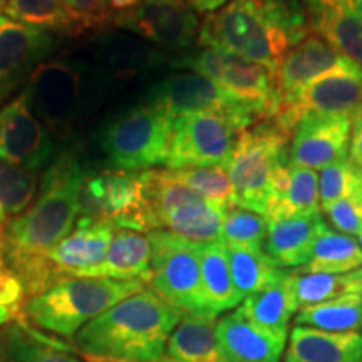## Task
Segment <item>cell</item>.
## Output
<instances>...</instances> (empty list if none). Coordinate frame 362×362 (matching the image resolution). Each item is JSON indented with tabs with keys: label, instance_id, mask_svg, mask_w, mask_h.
<instances>
[{
	"label": "cell",
	"instance_id": "cell-1",
	"mask_svg": "<svg viewBox=\"0 0 362 362\" xmlns=\"http://www.w3.org/2000/svg\"><path fill=\"white\" fill-rule=\"evenodd\" d=\"M309 21L298 0H230L205 17L198 44L237 54L275 72L285 54L307 37Z\"/></svg>",
	"mask_w": 362,
	"mask_h": 362
},
{
	"label": "cell",
	"instance_id": "cell-2",
	"mask_svg": "<svg viewBox=\"0 0 362 362\" xmlns=\"http://www.w3.org/2000/svg\"><path fill=\"white\" fill-rule=\"evenodd\" d=\"M183 312L141 288L76 334L81 354L94 362H163Z\"/></svg>",
	"mask_w": 362,
	"mask_h": 362
},
{
	"label": "cell",
	"instance_id": "cell-3",
	"mask_svg": "<svg viewBox=\"0 0 362 362\" xmlns=\"http://www.w3.org/2000/svg\"><path fill=\"white\" fill-rule=\"evenodd\" d=\"M86 176L78 158L62 155L39 181V197L4 228V255L45 257L72 232L81 214Z\"/></svg>",
	"mask_w": 362,
	"mask_h": 362
},
{
	"label": "cell",
	"instance_id": "cell-4",
	"mask_svg": "<svg viewBox=\"0 0 362 362\" xmlns=\"http://www.w3.org/2000/svg\"><path fill=\"white\" fill-rule=\"evenodd\" d=\"M141 288V280L62 279L45 292L27 298L24 315L35 327L71 339L90 320Z\"/></svg>",
	"mask_w": 362,
	"mask_h": 362
},
{
	"label": "cell",
	"instance_id": "cell-5",
	"mask_svg": "<svg viewBox=\"0 0 362 362\" xmlns=\"http://www.w3.org/2000/svg\"><path fill=\"white\" fill-rule=\"evenodd\" d=\"M151 228L165 230L194 243L221 242L225 211L166 170L143 171Z\"/></svg>",
	"mask_w": 362,
	"mask_h": 362
},
{
	"label": "cell",
	"instance_id": "cell-6",
	"mask_svg": "<svg viewBox=\"0 0 362 362\" xmlns=\"http://www.w3.org/2000/svg\"><path fill=\"white\" fill-rule=\"evenodd\" d=\"M175 117L168 112L143 104L116 116L99 136L103 151L112 168L121 171H148L165 165L168 156Z\"/></svg>",
	"mask_w": 362,
	"mask_h": 362
},
{
	"label": "cell",
	"instance_id": "cell-7",
	"mask_svg": "<svg viewBox=\"0 0 362 362\" xmlns=\"http://www.w3.org/2000/svg\"><path fill=\"white\" fill-rule=\"evenodd\" d=\"M288 138L270 119H262L238 134L226 168L232 181L233 206L265 216L272 175L287 153Z\"/></svg>",
	"mask_w": 362,
	"mask_h": 362
},
{
	"label": "cell",
	"instance_id": "cell-8",
	"mask_svg": "<svg viewBox=\"0 0 362 362\" xmlns=\"http://www.w3.org/2000/svg\"><path fill=\"white\" fill-rule=\"evenodd\" d=\"M148 238L151 262L146 282L151 291L183 314L211 317L203 297L198 243L165 230L149 232Z\"/></svg>",
	"mask_w": 362,
	"mask_h": 362
},
{
	"label": "cell",
	"instance_id": "cell-9",
	"mask_svg": "<svg viewBox=\"0 0 362 362\" xmlns=\"http://www.w3.org/2000/svg\"><path fill=\"white\" fill-rule=\"evenodd\" d=\"M180 66L189 67L215 81L230 96L247 106L259 121L269 119L277 111L274 72L265 66L237 54L208 47L188 57Z\"/></svg>",
	"mask_w": 362,
	"mask_h": 362
},
{
	"label": "cell",
	"instance_id": "cell-10",
	"mask_svg": "<svg viewBox=\"0 0 362 362\" xmlns=\"http://www.w3.org/2000/svg\"><path fill=\"white\" fill-rule=\"evenodd\" d=\"M81 214L115 228L153 232L143 171L106 170L88 176L81 193Z\"/></svg>",
	"mask_w": 362,
	"mask_h": 362
},
{
	"label": "cell",
	"instance_id": "cell-11",
	"mask_svg": "<svg viewBox=\"0 0 362 362\" xmlns=\"http://www.w3.org/2000/svg\"><path fill=\"white\" fill-rule=\"evenodd\" d=\"M243 129L235 121L220 115L202 112L175 117L166 168H228L235 143Z\"/></svg>",
	"mask_w": 362,
	"mask_h": 362
},
{
	"label": "cell",
	"instance_id": "cell-12",
	"mask_svg": "<svg viewBox=\"0 0 362 362\" xmlns=\"http://www.w3.org/2000/svg\"><path fill=\"white\" fill-rule=\"evenodd\" d=\"M153 106L166 111L171 117L211 112L235 121L240 129L259 123V117L230 96L226 90L198 72L171 74L151 90Z\"/></svg>",
	"mask_w": 362,
	"mask_h": 362
},
{
	"label": "cell",
	"instance_id": "cell-13",
	"mask_svg": "<svg viewBox=\"0 0 362 362\" xmlns=\"http://www.w3.org/2000/svg\"><path fill=\"white\" fill-rule=\"evenodd\" d=\"M305 116L344 117L356 123L362 117V71L337 72L304 86L291 101L269 117L288 136Z\"/></svg>",
	"mask_w": 362,
	"mask_h": 362
},
{
	"label": "cell",
	"instance_id": "cell-14",
	"mask_svg": "<svg viewBox=\"0 0 362 362\" xmlns=\"http://www.w3.org/2000/svg\"><path fill=\"white\" fill-rule=\"evenodd\" d=\"M112 24L168 49L188 47L200 29L197 12L183 0H141Z\"/></svg>",
	"mask_w": 362,
	"mask_h": 362
},
{
	"label": "cell",
	"instance_id": "cell-15",
	"mask_svg": "<svg viewBox=\"0 0 362 362\" xmlns=\"http://www.w3.org/2000/svg\"><path fill=\"white\" fill-rule=\"evenodd\" d=\"M362 67L315 35H307L285 54L274 72L277 110L312 81L337 72H359Z\"/></svg>",
	"mask_w": 362,
	"mask_h": 362
},
{
	"label": "cell",
	"instance_id": "cell-16",
	"mask_svg": "<svg viewBox=\"0 0 362 362\" xmlns=\"http://www.w3.org/2000/svg\"><path fill=\"white\" fill-rule=\"evenodd\" d=\"M51 155V134L34 115L24 93L0 107V160L35 173Z\"/></svg>",
	"mask_w": 362,
	"mask_h": 362
},
{
	"label": "cell",
	"instance_id": "cell-17",
	"mask_svg": "<svg viewBox=\"0 0 362 362\" xmlns=\"http://www.w3.org/2000/svg\"><path fill=\"white\" fill-rule=\"evenodd\" d=\"M81 89L79 72L52 62L35 67L24 94L34 115H39L51 126H64L78 115Z\"/></svg>",
	"mask_w": 362,
	"mask_h": 362
},
{
	"label": "cell",
	"instance_id": "cell-18",
	"mask_svg": "<svg viewBox=\"0 0 362 362\" xmlns=\"http://www.w3.org/2000/svg\"><path fill=\"white\" fill-rule=\"evenodd\" d=\"M352 123L344 117L305 116L292 134L288 160L300 168L317 170L346 160Z\"/></svg>",
	"mask_w": 362,
	"mask_h": 362
},
{
	"label": "cell",
	"instance_id": "cell-19",
	"mask_svg": "<svg viewBox=\"0 0 362 362\" xmlns=\"http://www.w3.org/2000/svg\"><path fill=\"white\" fill-rule=\"evenodd\" d=\"M115 232L116 228L111 223L81 216L72 232L45 257L64 277H83L86 272L96 269L106 259Z\"/></svg>",
	"mask_w": 362,
	"mask_h": 362
},
{
	"label": "cell",
	"instance_id": "cell-20",
	"mask_svg": "<svg viewBox=\"0 0 362 362\" xmlns=\"http://www.w3.org/2000/svg\"><path fill=\"white\" fill-rule=\"evenodd\" d=\"M52 34L0 16V83L16 84L30 67L54 51Z\"/></svg>",
	"mask_w": 362,
	"mask_h": 362
},
{
	"label": "cell",
	"instance_id": "cell-21",
	"mask_svg": "<svg viewBox=\"0 0 362 362\" xmlns=\"http://www.w3.org/2000/svg\"><path fill=\"white\" fill-rule=\"evenodd\" d=\"M216 339L226 362H280L285 342L260 329L238 310L216 322Z\"/></svg>",
	"mask_w": 362,
	"mask_h": 362
},
{
	"label": "cell",
	"instance_id": "cell-22",
	"mask_svg": "<svg viewBox=\"0 0 362 362\" xmlns=\"http://www.w3.org/2000/svg\"><path fill=\"white\" fill-rule=\"evenodd\" d=\"M322 215L309 214L291 218L269 221L265 237V252L282 267H304L310 260L312 248L320 232L325 228Z\"/></svg>",
	"mask_w": 362,
	"mask_h": 362
},
{
	"label": "cell",
	"instance_id": "cell-23",
	"mask_svg": "<svg viewBox=\"0 0 362 362\" xmlns=\"http://www.w3.org/2000/svg\"><path fill=\"white\" fill-rule=\"evenodd\" d=\"M362 357V334L327 332L296 325L284 362H357Z\"/></svg>",
	"mask_w": 362,
	"mask_h": 362
},
{
	"label": "cell",
	"instance_id": "cell-24",
	"mask_svg": "<svg viewBox=\"0 0 362 362\" xmlns=\"http://www.w3.org/2000/svg\"><path fill=\"white\" fill-rule=\"evenodd\" d=\"M237 310L250 322L285 342L291 317L297 310L291 287V270L280 269L272 282L245 297Z\"/></svg>",
	"mask_w": 362,
	"mask_h": 362
},
{
	"label": "cell",
	"instance_id": "cell-25",
	"mask_svg": "<svg viewBox=\"0 0 362 362\" xmlns=\"http://www.w3.org/2000/svg\"><path fill=\"white\" fill-rule=\"evenodd\" d=\"M310 25L327 44L362 67V19L341 0H304Z\"/></svg>",
	"mask_w": 362,
	"mask_h": 362
},
{
	"label": "cell",
	"instance_id": "cell-26",
	"mask_svg": "<svg viewBox=\"0 0 362 362\" xmlns=\"http://www.w3.org/2000/svg\"><path fill=\"white\" fill-rule=\"evenodd\" d=\"M149 262H151V243L146 235L128 228H117L112 235L106 259L96 269L86 272L83 277L146 282Z\"/></svg>",
	"mask_w": 362,
	"mask_h": 362
},
{
	"label": "cell",
	"instance_id": "cell-27",
	"mask_svg": "<svg viewBox=\"0 0 362 362\" xmlns=\"http://www.w3.org/2000/svg\"><path fill=\"white\" fill-rule=\"evenodd\" d=\"M216 319L183 314L166 344L168 362H226L216 339Z\"/></svg>",
	"mask_w": 362,
	"mask_h": 362
},
{
	"label": "cell",
	"instance_id": "cell-28",
	"mask_svg": "<svg viewBox=\"0 0 362 362\" xmlns=\"http://www.w3.org/2000/svg\"><path fill=\"white\" fill-rule=\"evenodd\" d=\"M202 287L206 309L211 317L220 315L242 302L232 280L228 255L223 242L198 243Z\"/></svg>",
	"mask_w": 362,
	"mask_h": 362
},
{
	"label": "cell",
	"instance_id": "cell-29",
	"mask_svg": "<svg viewBox=\"0 0 362 362\" xmlns=\"http://www.w3.org/2000/svg\"><path fill=\"white\" fill-rule=\"evenodd\" d=\"M2 362H81L64 344L42 336L33 325L8 324L0 334Z\"/></svg>",
	"mask_w": 362,
	"mask_h": 362
},
{
	"label": "cell",
	"instance_id": "cell-30",
	"mask_svg": "<svg viewBox=\"0 0 362 362\" xmlns=\"http://www.w3.org/2000/svg\"><path fill=\"white\" fill-rule=\"evenodd\" d=\"M291 287L297 309L362 293V269L349 274H309L300 269L291 270Z\"/></svg>",
	"mask_w": 362,
	"mask_h": 362
},
{
	"label": "cell",
	"instance_id": "cell-31",
	"mask_svg": "<svg viewBox=\"0 0 362 362\" xmlns=\"http://www.w3.org/2000/svg\"><path fill=\"white\" fill-rule=\"evenodd\" d=\"M359 267H362L359 243L349 235L332 232L325 226L315 240L310 260L300 270L309 274H349Z\"/></svg>",
	"mask_w": 362,
	"mask_h": 362
},
{
	"label": "cell",
	"instance_id": "cell-32",
	"mask_svg": "<svg viewBox=\"0 0 362 362\" xmlns=\"http://www.w3.org/2000/svg\"><path fill=\"white\" fill-rule=\"evenodd\" d=\"M296 322L327 332H357L362 329V296L351 293L304 307L296 315Z\"/></svg>",
	"mask_w": 362,
	"mask_h": 362
},
{
	"label": "cell",
	"instance_id": "cell-33",
	"mask_svg": "<svg viewBox=\"0 0 362 362\" xmlns=\"http://www.w3.org/2000/svg\"><path fill=\"white\" fill-rule=\"evenodd\" d=\"M309 214H320L319 176L315 170L292 165L287 192L267 208L265 218L267 221H277Z\"/></svg>",
	"mask_w": 362,
	"mask_h": 362
},
{
	"label": "cell",
	"instance_id": "cell-34",
	"mask_svg": "<svg viewBox=\"0 0 362 362\" xmlns=\"http://www.w3.org/2000/svg\"><path fill=\"white\" fill-rule=\"evenodd\" d=\"M230 272L240 297L264 288L279 274L280 267L267 255L264 248L225 245Z\"/></svg>",
	"mask_w": 362,
	"mask_h": 362
},
{
	"label": "cell",
	"instance_id": "cell-35",
	"mask_svg": "<svg viewBox=\"0 0 362 362\" xmlns=\"http://www.w3.org/2000/svg\"><path fill=\"white\" fill-rule=\"evenodd\" d=\"M6 17L21 24L66 35H81L79 27L62 0H8Z\"/></svg>",
	"mask_w": 362,
	"mask_h": 362
},
{
	"label": "cell",
	"instance_id": "cell-36",
	"mask_svg": "<svg viewBox=\"0 0 362 362\" xmlns=\"http://www.w3.org/2000/svg\"><path fill=\"white\" fill-rule=\"evenodd\" d=\"M39 189L37 175L0 160V218L24 214Z\"/></svg>",
	"mask_w": 362,
	"mask_h": 362
},
{
	"label": "cell",
	"instance_id": "cell-37",
	"mask_svg": "<svg viewBox=\"0 0 362 362\" xmlns=\"http://www.w3.org/2000/svg\"><path fill=\"white\" fill-rule=\"evenodd\" d=\"M170 176L202 194L205 200L226 211L232 208V181L225 166H198V168L166 170Z\"/></svg>",
	"mask_w": 362,
	"mask_h": 362
},
{
	"label": "cell",
	"instance_id": "cell-38",
	"mask_svg": "<svg viewBox=\"0 0 362 362\" xmlns=\"http://www.w3.org/2000/svg\"><path fill=\"white\" fill-rule=\"evenodd\" d=\"M269 221L264 215L245 208L232 206L225 211L221 225V242L225 245L262 248L265 243Z\"/></svg>",
	"mask_w": 362,
	"mask_h": 362
},
{
	"label": "cell",
	"instance_id": "cell-39",
	"mask_svg": "<svg viewBox=\"0 0 362 362\" xmlns=\"http://www.w3.org/2000/svg\"><path fill=\"white\" fill-rule=\"evenodd\" d=\"M352 194L362 197V171L354 163L346 158L324 166L319 178L320 211Z\"/></svg>",
	"mask_w": 362,
	"mask_h": 362
},
{
	"label": "cell",
	"instance_id": "cell-40",
	"mask_svg": "<svg viewBox=\"0 0 362 362\" xmlns=\"http://www.w3.org/2000/svg\"><path fill=\"white\" fill-rule=\"evenodd\" d=\"M79 27V33L104 29L115 22L117 13L129 11L141 0H62Z\"/></svg>",
	"mask_w": 362,
	"mask_h": 362
},
{
	"label": "cell",
	"instance_id": "cell-41",
	"mask_svg": "<svg viewBox=\"0 0 362 362\" xmlns=\"http://www.w3.org/2000/svg\"><path fill=\"white\" fill-rule=\"evenodd\" d=\"M339 232L344 235H359L362 230V197L352 194L322 210Z\"/></svg>",
	"mask_w": 362,
	"mask_h": 362
},
{
	"label": "cell",
	"instance_id": "cell-42",
	"mask_svg": "<svg viewBox=\"0 0 362 362\" xmlns=\"http://www.w3.org/2000/svg\"><path fill=\"white\" fill-rule=\"evenodd\" d=\"M351 161L362 171V117L352 123L351 131Z\"/></svg>",
	"mask_w": 362,
	"mask_h": 362
},
{
	"label": "cell",
	"instance_id": "cell-43",
	"mask_svg": "<svg viewBox=\"0 0 362 362\" xmlns=\"http://www.w3.org/2000/svg\"><path fill=\"white\" fill-rule=\"evenodd\" d=\"M230 0H188V6L193 8L194 12H216L218 8L226 6Z\"/></svg>",
	"mask_w": 362,
	"mask_h": 362
},
{
	"label": "cell",
	"instance_id": "cell-44",
	"mask_svg": "<svg viewBox=\"0 0 362 362\" xmlns=\"http://www.w3.org/2000/svg\"><path fill=\"white\" fill-rule=\"evenodd\" d=\"M341 2L347 8H351V11L354 12L357 17H361L362 19V0H341Z\"/></svg>",
	"mask_w": 362,
	"mask_h": 362
},
{
	"label": "cell",
	"instance_id": "cell-45",
	"mask_svg": "<svg viewBox=\"0 0 362 362\" xmlns=\"http://www.w3.org/2000/svg\"><path fill=\"white\" fill-rule=\"evenodd\" d=\"M12 319H13V315L11 314V312H8L6 307L0 305V327H2V325H7Z\"/></svg>",
	"mask_w": 362,
	"mask_h": 362
},
{
	"label": "cell",
	"instance_id": "cell-46",
	"mask_svg": "<svg viewBox=\"0 0 362 362\" xmlns=\"http://www.w3.org/2000/svg\"><path fill=\"white\" fill-rule=\"evenodd\" d=\"M13 88V84H6V83H0V106H2V103L6 101L8 93H11Z\"/></svg>",
	"mask_w": 362,
	"mask_h": 362
},
{
	"label": "cell",
	"instance_id": "cell-47",
	"mask_svg": "<svg viewBox=\"0 0 362 362\" xmlns=\"http://www.w3.org/2000/svg\"><path fill=\"white\" fill-rule=\"evenodd\" d=\"M6 228V226H4ZM4 228H0V267H2V243H4Z\"/></svg>",
	"mask_w": 362,
	"mask_h": 362
},
{
	"label": "cell",
	"instance_id": "cell-48",
	"mask_svg": "<svg viewBox=\"0 0 362 362\" xmlns=\"http://www.w3.org/2000/svg\"><path fill=\"white\" fill-rule=\"evenodd\" d=\"M7 2H8V0H0V11H2V8L6 7Z\"/></svg>",
	"mask_w": 362,
	"mask_h": 362
},
{
	"label": "cell",
	"instance_id": "cell-49",
	"mask_svg": "<svg viewBox=\"0 0 362 362\" xmlns=\"http://www.w3.org/2000/svg\"><path fill=\"white\" fill-rule=\"evenodd\" d=\"M7 225V221L6 220H2V218H0V228H4V226H6Z\"/></svg>",
	"mask_w": 362,
	"mask_h": 362
},
{
	"label": "cell",
	"instance_id": "cell-50",
	"mask_svg": "<svg viewBox=\"0 0 362 362\" xmlns=\"http://www.w3.org/2000/svg\"><path fill=\"white\" fill-rule=\"evenodd\" d=\"M359 240H361V248H362V230H361V233H359Z\"/></svg>",
	"mask_w": 362,
	"mask_h": 362
},
{
	"label": "cell",
	"instance_id": "cell-51",
	"mask_svg": "<svg viewBox=\"0 0 362 362\" xmlns=\"http://www.w3.org/2000/svg\"><path fill=\"white\" fill-rule=\"evenodd\" d=\"M357 362H362V357H361V359H359V361H357Z\"/></svg>",
	"mask_w": 362,
	"mask_h": 362
},
{
	"label": "cell",
	"instance_id": "cell-52",
	"mask_svg": "<svg viewBox=\"0 0 362 362\" xmlns=\"http://www.w3.org/2000/svg\"><path fill=\"white\" fill-rule=\"evenodd\" d=\"M163 362H168V361H166V357H165V361H163Z\"/></svg>",
	"mask_w": 362,
	"mask_h": 362
}]
</instances>
